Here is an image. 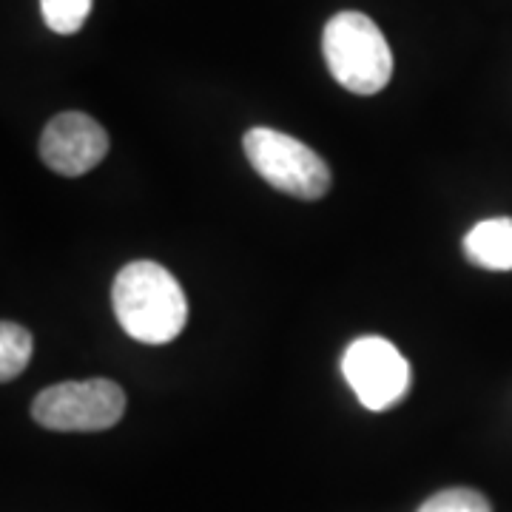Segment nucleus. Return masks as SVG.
Here are the masks:
<instances>
[{
  "mask_svg": "<svg viewBox=\"0 0 512 512\" xmlns=\"http://www.w3.org/2000/svg\"><path fill=\"white\" fill-rule=\"evenodd\" d=\"M92 12V0H40L43 23L57 35H74Z\"/></svg>",
  "mask_w": 512,
  "mask_h": 512,
  "instance_id": "nucleus-9",
  "label": "nucleus"
},
{
  "mask_svg": "<svg viewBox=\"0 0 512 512\" xmlns=\"http://www.w3.org/2000/svg\"><path fill=\"white\" fill-rule=\"evenodd\" d=\"M419 512H493V507L478 490L453 487V490L430 495L419 507Z\"/></svg>",
  "mask_w": 512,
  "mask_h": 512,
  "instance_id": "nucleus-10",
  "label": "nucleus"
},
{
  "mask_svg": "<svg viewBox=\"0 0 512 512\" xmlns=\"http://www.w3.org/2000/svg\"><path fill=\"white\" fill-rule=\"evenodd\" d=\"M32 350H35V342L29 330L15 322H3L0 325V379L12 382L15 376H20L32 359Z\"/></svg>",
  "mask_w": 512,
  "mask_h": 512,
  "instance_id": "nucleus-8",
  "label": "nucleus"
},
{
  "mask_svg": "<svg viewBox=\"0 0 512 512\" xmlns=\"http://www.w3.org/2000/svg\"><path fill=\"white\" fill-rule=\"evenodd\" d=\"M111 305L120 328L143 345L174 342L188 319V302L180 282L151 259L128 262L117 274Z\"/></svg>",
  "mask_w": 512,
  "mask_h": 512,
  "instance_id": "nucleus-1",
  "label": "nucleus"
},
{
  "mask_svg": "<svg viewBox=\"0 0 512 512\" xmlns=\"http://www.w3.org/2000/svg\"><path fill=\"white\" fill-rule=\"evenodd\" d=\"M126 413V393L109 379L46 387L32 402V419L57 433H100Z\"/></svg>",
  "mask_w": 512,
  "mask_h": 512,
  "instance_id": "nucleus-4",
  "label": "nucleus"
},
{
  "mask_svg": "<svg viewBox=\"0 0 512 512\" xmlns=\"http://www.w3.org/2000/svg\"><path fill=\"white\" fill-rule=\"evenodd\" d=\"M242 146L256 174L268 185H274L276 191L299 200H322L328 194V163L291 134L256 126L245 134Z\"/></svg>",
  "mask_w": 512,
  "mask_h": 512,
  "instance_id": "nucleus-3",
  "label": "nucleus"
},
{
  "mask_svg": "<svg viewBox=\"0 0 512 512\" xmlns=\"http://www.w3.org/2000/svg\"><path fill=\"white\" fill-rule=\"evenodd\" d=\"M467 259L487 271H512V217L481 220L464 237Z\"/></svg>",
  "mask_w": 512,
  "mask_h": 512,
  "instance_id": "nucleus-7",
  "label": "nucleus"
},
{
  "mask_svg": "<svg viewBox=\"0 0 512 512\" xmlns=\"http://www.w3.org/2000/svg\"><path fill=\"white\" fill-rule=\"evenodd\" d=\"M109 154V134L83 111H66L49 120L40 134V160L55 174L80 177Z\"/></svg>",
  "mask_w": 512,
  "mask_h": 512,
  "instance_id": "nucleus-6",
  "label": "nucleus"
},
{
  "mask_svg": "<svg viewBox=\"0 0 512 512\" xmlns=\"http://www.w3.org/2000/svg\"><path fill=\"white\" fill-rule=\"evenodd\" d=\"M322 52L330 74L353 94H379L393 77V52L382 29L362 12H339L328 20Z\"/></svg>",
  "mask_w": 512,
  "mask_h": 512,
  "instance_id": "nucleus-2",
  "label": "nucleus"
},
{
  "mask_svg": "<svg viewBox=\"0 0 512 512\" xmlns=\"http://www.w3.org/2000/svg\"><path fill=\"white\" fill-rule=\"evenodd\" d=\"M342 373L350 390L367 410H387L402 402L410 387V365L396 345L382 336L356 339L342 359Z\"/></svg>",
  "mask_w": 512,
  "mask_h": 512,
  "instance_id": "nucleus-5",
  "label": "nucleus"
}]
</instances>
